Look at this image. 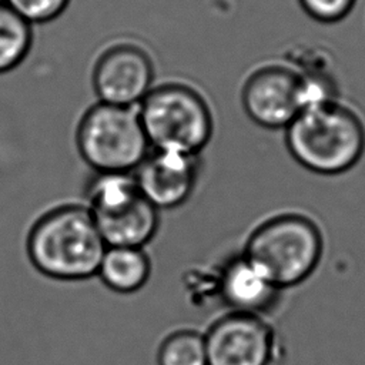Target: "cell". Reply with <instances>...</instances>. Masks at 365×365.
I'll return each mask as SVG.
<instances>
[{
	"instance_id": "cell-10",
	"label": "cell",
	"mask_w": 365,
	"mask_h": 365,
	"mask_svg": "<svg viewBox=\"0 0 365 365\" xmlns=\"http://www.w3.org/2000/svg\"><path fill=\"white\" fill-rule=\"evenodd\" d=\"M198 168L197 155L153 150L133 174L143 195L160 211L177 208L191 197Z\"/></svg>"
},
{
	"instance_id": "cell-11",
	"label": "cell",
	"mask_w": 365,
	"mask_h": 365,
	"mask_svg": "<svg viewBox=\"0 0 365 365\" xmlns=\"http://www.w3.org/2000/svg\"><path fill=\"white\" fill-rule=\"evenodd\" d=\"M217 285L231 311L264 317L275 307L282 292L242 252L224 264Z\"/></svg>"
},
{
	"instance_id": "cell-13",
	"label": "cell",
	"mask_w": 365,
	"mask_h": 365,
	"mask_svg": "<svg viewBox=\"0 0 365 365\" xmlns=\"http://www.w3.org/2000/svg\"><path fill=\"white\" fill-rule=\"evenodd\" d=\"M30 44V23L6 3L0 4V73L14 68L26 57Z\"/></svg>"
},
{
	"instance_id": "cell-3",
	"label": "cell",
	"mask_w": 365,
	"mask_h": 365,
	"mask_svg": "<svg viewBox=\"0 0 365 365\" xmlns=\"http://www.w3.org/2000/svg\"><path fill=\"white\" fill-rule=\"evenodd\" d=\"M242 254L281 291L307 281L324 254L319 225L305 214L281 212L259 222Z\"/></svg>"
},
{
	"instance_id": "cell-17",
	"label": "cell",
	"mask_w": 365,
	"mask_h": 365,
	"mask_svg": "<svg viewBox=\"0 0 365 365\" xmlns=\"http://www.w3.org/2000/svg\"><path fill=\"white\" fill-rule=\"evenodd\" d=\"M3 3H6V0H0V4H3Z\"/></svg>"
},
{
	"instance_id": "cell-5",
	"label": "cell",
	"mask_w": 365,
	"mask_h": 365,
	"mask_svg": "<svg viewBox=\"0 0 365 365\" xmlns=\"http://www.w3.org/2000/svg\"><path fill=\"white\" fill-rule=\"evenodd\" d=\"M138 114L153 150L198 155L212 135L214 124L207 101L184 84L151 90L143 98Z\"/></svg>"
},
{
	"instance_id": "cell-15",
	"label": "cell",
	"mask_w": 365,
	"mask_h": 365,
	"mask_svg": "<svg viewBox=\"0 0 365 365\" xmlns=\"http://www.w3.org/2000/svg\"><path fill=\"white\" fill-rule=\"evenodd\" d=\"M70 0H6L27 23H44L56 19L67 7Z\"/></svg>"
},
{
	"instance_id": "cell-9",
	"label": "cell",
	"mask_w": 365,
	"mask_h": 365,
	"mask_svg": "<svg viewBox=\"0 0 365 365\" xmlns=\"http://www.w3.org/2000/svg\"><path fill=\"white\" fill-rule=\"evenodd\" d=\"M153 64L135 46H117L107 50L94 70V88L100 103L133 107L151 91Z\"/></svg>"
},
{
	"instance_id": "cell-4",
	"label": "cell",
	"mask_w": 365,
	"mask_h": 365,
	"mask_svg": "<svg viewBox=\"0 0 365 365\" xmlns=\"http://www.w3.org/2000/svg\"><path fill=\"white\" fill-rule=\"evenodd\" d=\"M107 247H143L153 240L160 211L143 195L133 173H96L86 205Z\"/></svg>"
},
{
	"instance_id": "cell-12",
	"label": "cell",
	"mask_w": 365,
	"mask_h": 365,
	"mask_svg": "<svg viewBox=\"0 0 365 365\" xmlns=\"http://www.w3.org/2000/svg\"><path fill=\"white\" fill-rule=\"evenodd\" d=\"M96 275L111 291L133 294L147 284L151 261L143 247H107Z\"/></svg>"
},
{
	"instance_id": "cell-16",
	"label": "cell",
	"mask_w": 365,
	"mask_h": 365,
	"mask_svg": "<svg viewBox=\"0 0 365 365\" xmlns=\"http://www.w3.org/2000/svg\"><path fill=\"white\" fill-rule=\"evenodd\" d=\"M298 3L311 19L332 24L344 20L354 10L356 0H298Z\"/></svg>"
},
{
	"instance_id": "cell-14",
	"label": "cell",
	"mask_w": 365,
	"mask_h": 365,
	"mask_svg": "<svg viewBox=\"0 0 365 365\" xmlns=\"http://www.w3.org/2000/svg\"><path fill=\"white\" fill-rule=\"evenodd\" d=\"M158 365H208L204 334L194 329H178L161 342Z\"/></svg>"
},
{
	"instance_id": "cell-6",
	"label": "cell",
	"mask_w": 365,
	"mask_h": 365,
	"mask_svg": "<svg viewBox=\"0 0 365 365\" xmlns=\"http://www.w3.org/2000/svg\"><path fill=\"white\" fill-rule=\"evenodd\" d=\"M77 145L96 173H134L150 153L138 110L98 103L83 117Z\"/></svg>"
},
{
	"instance_id": "cell-8",
	"label": "cell",
	"mask_w": 365,
	"mask_h": 365,
	"mask_svg": "<svg viewBox=\"0 0 365 365\" xmlns=\"http://www.w3.org/2000/svg\"><path fill=\"white\" fill-rule=\"evenodd\" d=\"M208 365H271L275 332L258 314L230 311L204 334Z\"/></svg>"
},
{
	"instance_id": "cell-1",
	"label": "cell",
	"mask_w": 365,
	"mask_h": 365,
	"mask_svg": "<svg viewBox=\"0 0 365 365\" xmlns=\"http://www.w3.org/2000/svg\"><path fill=\"white\" fill-rule=\"evenodd\" d=\"M291 157L319 175H339L365 154V123L339 98L302 108L284 130Z\"/></svg>"
},
{
	"instance_id": "cell-2",
	"label": "cell",
	"mask_w": 365,
	"mask_h": 365,
	"mask_svg": "<svg viewBox=\"0 0 365 365\" xmlns=\"http://www.w3.org/2000/svg\"><path fill=\"white\" fill-rule=\"evenodd\" d=\"M107 245L83 205H63L34 222L27 238L31 264L46 277L80 281L97 274Z\"/></svg>"
},
{
	"instance_id": "cell-7",
	"label": "cell",
	"mask_w": 365,
	"mask_h": 365,
	"mask_svg": "<svg viewBox=\"0 0 365 365\" xmlns=\"http://www.w3.org/2000/svg\"><path fill=\"white\" fill-rule=\"evenodd\" d=\"M241 103L257 125L285 130L304 108L301 71L284 63L258 66L242 84Z\"/></svg>"
}]
</instances>
